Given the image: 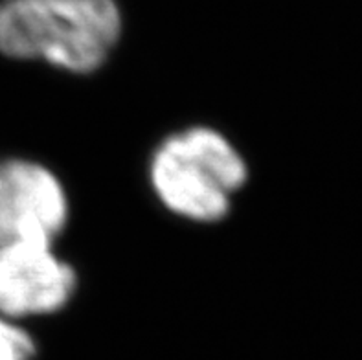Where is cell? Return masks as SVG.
<instances>
[{
	"label": "cell",
	"instance_id": "1",
	"mask_svg": "<svg viewBox=\"0 0 362 360\" xmlns=\"http://www.w3.org/2000/svg\"><path fill=\"white\" fill-rule=\"evenodd\" d=\"M0 52L15 59L42 57L83 74L100 69L109 48L45 0H0Z\"/></svg>",
	"mask_w": 362,
	"mask_h": 360
},
{
	"label": "cell",
	"instance_id": "2",
	"mask_svg": "<svg viewBox=\"0 0 362 360\" xmlns=\"http://www.w3.org/2000/svg\"><path fill=\"white\" fill-rule=\"evenodd\" d=\"M66 214L63 187L48 169L26 160L0 168V245L52 246Z\"/></svg>",
	"mask_w": 362,
	"mask_h": 360
},
{
	"label": "cell",
	"instance_id": "3",
	"mask_svg": "<svg viewBox=\"0 0 362 360\" xmlns=\"http://www.w3.org/2000/svg\"><path fill=\"white\" fill-rule=\"evenodd\" d=\"M76 289L72 267L33 243L0 245V313L8 318L54 313Z\"/></svg>",
	"mask_w": 362,
	"mask_h": 360
},
{
	"label": "cell",
	"instance_id": "4",
	"mask_svg": "<svg viewBox=\"0 0 362 360\" xmlns=\"http://www.w3.org/2000/svg\"><path fill=\"white\" fill-rule=\"evenodd\" d=\"M151 182L171 211L195 221H219L228 214V192L210 169L186 149L179 134L155 153Z\"/></svg>",
	"mask_w": 362,
	"mask_h": 360
},
{
	"label": "cell",
	"instance_id": "5",
	"mask_svg": "<svg viewBox=\"0 0 362 360\" xmlns=\"http://www.w3.org/2000/svg\"><path fill=\"white\" fill-rule=\"evenodd\" d=\"M186 149L211 171L226 192H234L247 180V168L238 151L219 132L195 127L179 134Z\"/></svg>",
	"mask_w": 362,
	"mask_h": 360
},
{
	"label": "cell",
	"instance_id": "6",
	"mask_svg": "<svg viewBox=\"0 0 362 360\" xmlns=\"http://www.w3.org/2000/svg\"><path fill=\"white\" fill-rule=\"evenodd\" d=\"M64 21L90 33L107 48L122 35V13L116 0H45Z\"/></svg>",
	"mask_w": 362,
	"mask_h": 360
},
{
	"label": "cell",
	"instance_id": "7",
	"mask_svg": "<svg viewBox=\"0 0 362 360\" xmlns=\"http://www.w3.org/2000/svg\"><path fill=\"white\" fill-rule=\"evenodd\" d=\"M35 353L32 338L26 331L8 322L0 313V360H30Z\"/></svg>",
	"mask_w": 362,
	"mask_h": 360
}]
</instances>
